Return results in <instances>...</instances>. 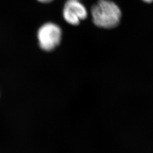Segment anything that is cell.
<instances>
[{"instance_id":"6da1fadb","label":"cell","mask_w":153,"mask_h":153,"mask_svg":"<svg viewBox=\"0 0 153 153\" xmlns=\"http://www.w3.org/2000/svg\"><path fill=\"white\" fill-rule=\"evenodd\" d=\"M94 23L99 27L111 28L117 26L120 21L121 12L114 2L99 0L91 8Z\"/></svg>"},{"instance_id":"277c9868","label":"cell","mask_w":153,"mask_h":153,"mask_svg":"<svg viewBox=\"0 0 153 153\" xmlns=\"http://www.w3.org/2000/svg\"><path fill=\"white\" fill-rule=\"evenodd\" d=\"M39 2H42V3H44V4H47L52 2L53 0H38Z\"/></svg>"},{"instance_id":"3957f363","label":"cell","mask_w":153,"mask_h":153,"mask_svg":"<svg viewBox=\"0 0 153 153\" xmlns=\"http://www.w3.org/2000/svg\"><path fill=\"white\" fill-rule=\"evenodd\" d=\"M62 14L64 19L71 25H78L88 16V11L79 0H68L65 4Z\"/></svg>"},{"instance_id":"5b68a950","label":"cell","mask_w":153,"mask_h":153,"mask_svg":"<svg viewBox=\"0 0 153 153\" xmlns=\"http://www.w3.org/2000/svg\"><path fill=\"white\" fill-rule=\"evenodd\" d=\"M142 1H143L144 2H147V3H151L153 2V0H142Z\"/></svg>"},{"instance_id":"7a4b0ae2","label":"cell","mask_w":153,"mask_h":153,"mask_svg":"<svg viewBox=\"0 0 153 153\" xmlns=\"http://www.w3.org/2000/svg\"><path fill=\"white\" fill-rule=\"evenodd\" d=\"M61 35L62 31L58 25L52 23L44 24L38 33L40 47L46 51L55 49L60 43Z\"/></svg>"}]
</instances>
